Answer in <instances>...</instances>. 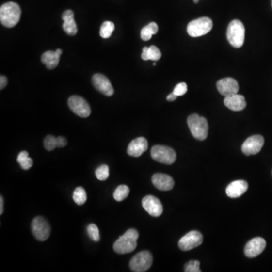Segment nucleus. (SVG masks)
Returning <instances> with one entry per match:
<instances>
[{
	"label": "nucleus",
	"mask_w": 272,
	"mask_h": 272,
	"mask_svg": "<svg viewBox=\"0 0 272 272\" xmlns=\"http://www.w3.org/2000/svg\"><path fill=\"white\" fill-rule=\"evenodd\" d=\"M8 79L7 77L2 75L0 77V89L2 90L5 86H7Z\"/></svg>",
	"instance_id": "34"
},
{
	"label": "nucleus",
	"mask_w": 272,
	"mask_h": 272,
	"mask_svg": "<svg viewBox=\"0 0 272 272\" xmlns=\"http://www.w3.org/2000/svg\"><path fill=\"white\" fill-rule=\"evenodd\" d=\"M17 161L21 167L24 170H29L33 166V160L29 158V154H28V151H24L19 153Z\"/></svg>",
	"instance_id": "23"
},
{
	"label": "nucleus",
	"mask_w": 272,
	"mask_h": 272,
	"mask_svg": "<svg viewBox=\"0 0 272 272\" xmlns=\"http://www.w3.org/2000/svg\"><path fill=\"white\" fill-rule=\"evenodd\" d=\"M87 232L89 238L93 241L98 242L100 240V233L97 225L95 224H90L88 225Z\"/></svg>",
	"instance_id": "28"
},
{
	"label": "nucleus",
	"mask_w": 272,
	"mask_h": 272,
	"mask_svg": "<svg viewBox=\"0 0 272 272\" xmlns=\"http://www.w3.org/2000/svg\"><path fill=\"white\" fill-rule=\"evenodd\" d=\"M147 51H148V47H144L142 49V58L143 60L148 61V56H147Z\"/></svg>",
	"instance_id": "35"
},
{
	"label": "nucleus",
	"mask_w": 272,
	"mask_h": 272,
	"mask_svg": "<svg viewBox=\"0 0 272 272\" xmlns=\"http://www.w3.org/2000/svg\"><path fill=\"white\" fill-rule=\"evenodd\" d=\"M67 144V139L64 137H62V136H58L57 138V147H65Z\"/></svg>",
	"instance_id": "33"
},
{
	"label": "nucleus",
	"mask_w": 272,
	"mask_h": 272,
	"mask_svg": "<svg viewBox=\"0 0 272 272\" xmlns=\"http://www.w3.org/2000/svg\"><path fill=\"white\" fill-rule=\"evenodd\" d=\"M199 0H193V2H194V3H197V2H198Z\"/></svg>",
	"instance_id": "38"
},
{
	"label": "nucleus",
	"mask_w": 272,
	"mask_h": 272,
	"mask_svg": "<svg viewBox=\"0 0 272 272\" xmlns=\"http://www.w3.org/2000/svg\"><path fill=\"white\" fill-rule=\"evenodd\" d=\"M224 104L227 108H229L231 111H234V112L243 111L247 106V102L245 100L244 96L239 94L233 95V96L225 97L224 100Z\"/></svg>",
	"instance_id": "19"
},
{
	"label": "nucleus",
	"mask_w": 272,
	"mask_h": 272,
	"mask_svg": "<svg viewBox=\"0 0 272 272\" xmlns=\"http://www.w3.org/2000/svg\"><path fill=\"white\" fill-rule=\"evenodd\" d=\"M142 207L144 210L154 217H158L163 213V205L158 197L147 195L142 200Z\"/></svg>",
	"instance_id": "12"
},
{
	"label": "nucleus",
	"mask_w": 272,
	"mask_h": 272,
	"mask_svg": "<svg viewBox=\"0 0 272 272\" xmlns=\"http://www.w3.org/2000/svg\"><path fill=\"white\" fill-rule=\"evenodd\" d=\"M151 154L154 160L163 164H173L176 160V154L174 150L166 146H154L151 148Z\"/></svg>",
	"instance_id": "6"
},
{
	"label": "nucleus",
	"mask_w": 272,
	"mask_h": 272,
	"mask_svg": "<svg viewBox=\"0 0 272 272\" xmlns=\"http://www.w3.org/2000/svg\"><path fill=\"white\" fill-rule=\"evenodd\" d=\"M216 86L219 93L224 97L238 94L239 91L238 82L235 79L230 77L218 81Z\"/></svg>",
	"instance_id": "15"
},
{
	"label": "nucleus",
	"mask_w": 272,
	"mask_h": 272,
	"mask_svg": "<svg viewBox=\"0 0 272 272\" xmlns=\"http://www.w3.org/2000/svg\"><path fill=\"white\" fill-rule=\"evenodd\" d=\"M96 176L100 181H105L109 177V167L107 165H101L96 170Z\"/></svg>",
	"instance_id": "27"
},
{
	"label": "nucleus",
	"mask_w": 272,
	"mask_h": 272,
	"mask_svg": "<svg viewBox=\"0 0 272 272\" xmlns=\"http://www.w3.org/2000/svg\"><path fill=\"white\" fill-rule=\"evenodd\" d=\"M185 272H200V262L197 260H192L185 265Z\"/></svg>",
	"instance_id": "31"
},
{
	"label": "nucleus",
	"mask_w": 272,
	"mask_h": 272,
	"mask_svg": "<svg viewBox=\"0 0 272 272\" xmlns=\"http://www.w3.org/2000/svg\"><path fill=\"white\" fill-rule=\"evenodd\" d=\"M73 198L77 205H83L87 200V194L85 189L82 187L77 188L74 192Z\"/></svg>",
	"instance_id": "24"
},
{
	"label": "nucleus",
	"mask_w": 272,
	"mask_h": 272,
	"mask_svg": "<svg viewBox=\"0 0 272 272\" xmlns=\"http://www.w3.org/2000/svg\"><path fill=\"white\" fill-rule=\"evenodd\" d=\"M212 28V20L209 17H203L191 21L187 27V32L192 37H200L209 33Z\"/></svg>",
	"instance_id": "5"
},
{
	"label": "nucleus",
	"mask_w": 272,
	"mask_h": 272,
	"mask_svg": "<svg viewBox=\"0 0 272 272\" xmlns=\"http://www.w3.org/2000/svg\"><path fill=\"white\" fill-rule=\"evenodd\" d=\"M148 148V142L144 137L134 139L128 144L127 153L129 156L139 158Z\"/></svg>",
	"instance_id": "16"
},
{
	"label": "nucleus",
	"mask_w": 272,
	"mask_h": 272,
	"mask_svg": "<svg viewBox=\"0 0 272 272\" xmlns=\"http://www.w3.org/2000/svg\"><path fill=\"white\" fill-rule=\"evenodd\" d=\"M92 81L93 86L98 92L108 97L113 96L114 90L108 77L103 74H96L93 75Z\"/></svg>",
	"instance_id": "13"
},
{
	"label": "nucleus",
	"mask_w": 272,
	"mask_h": 272,
	"mask_svg": "<svg viewBox=\"0 0 272 272\" xmlns=\"http://www.w3.org/2000/svg\"><path fill=\"white\" fill-rule=\"evenodd\" d=\"M153 263V256L147 250L136 254L129 262V268L132 272H144L151 268Z\"/></svg>",
	"instance_id": "7"
},
{
	"label": "nucleus",
	"mask_w": 272,
	"mask_h": 272,
	"mask_svg": "<svg viewBox=\"0 0 272 272\" xmlns=\"http://www.w3.org/2000/svg\"><path fill=\"white\" fill-rule=\"evenodd\" d=\"M60 57L61 55H58L56 51L49 50L42 55L41 61L43 64L47 66V68L53 70L58 67Z\"/></svg>",
	"instance_id": "21"
},
{
	"label": "nucleus",
	"mask_w": 272,
	"mask_h": 272,
	"mask_svg": "<svg viewBox=\"0 0 272 272\" xmlns=\"http://www.w3.org/2000/svg\"><path fill=\"white\" fill-rule=\"evenodd\" d=\"M4 200L3 197L1 196L0 197V214L2 215L4 211Z\"/></svg>",
	"instance_id": "37"
},
{
	"label": "nucleus",
	"mask_w": 272,
	"mask_h": 272,
	"mask_svg": "<svg viewBox=\"0 0 272 272\" xmlns=\"http://www.w3.org/2000/svg\"><path fill=\"white\" fill-rule=\"evenodd\" d=\"M31 229L33 236L39 241H45L49 238L51 233L49 224L41 216H37L33 219L31 223Z\"/></svg>",
	"instance_id": "8"
},
{
	"label": "nucleus",
	"mask_w": 272,
	"mask_h": 272,
	"mask_svg": "<svg viewBox=\"0 0 272 272\" xmlns=\"http://www.w3.org/2000/svg\"><path fill=\"white\" fill-rule=\"evenodd\" d=\"M64 21L62 28L69 36H75L77 33V26L74 20V13L72 10H66L62 14Z\"/></svg>",
	"instance_id": "20"
},
{
	"label": "nucleus",
	"mask_w": 272,
	"mask_h": 272,
	"mask_svg": "<svg viewBox=\"0 0 272 272\" xmlns=\"http://www.w3.org/2000/svg\"><path fill=\"white\" fill-rule=\"evenodd\" d=\"M21 16V8L16 2H9L1 5L0 21L5 28H14L20 21Z\"/></svg>",
	"instance_id": "1"
},
{
	"label": "nucleus",
	"mask_w": 272,
	"mask_h": 272,
	"mask_svg": "<svg viewBox=\"0 0 272 272\" xmlns=\"http://www.w3.org/2000/svg\"><path fill=\"white\" fill-rule=\"evenodd\" d=\"M177 97H178V96H177L176 95H175L174 93H172L171 94L167 96L166 99L169 101H175V100H176Z\"/></svg>",
	"instance_id": "36"
},
{
	"label": "nucleus",
	"mask_w": 272,
	"mask_h": 272,
	"mask_svg": "<svg viewBox=\"0 0 272 272\" xmlns=\"http://www.w3.org/2000/svg\"><path fill=\"white\" fill-rule=\"evenodd\" d=\"M139 232L133 228L127 230L124 235L116 240L113 244V250L118 254H127L132 253L137 247Z\"/></svg>",
	"instance_id": "2"
},
{
	"label": "nucleus",
	"mask_w": 272,
	"mask_h": 272,
	"mask_svg": "<svg viewBox=\"0 0 272 272\" xmlns=\"http://www.w3.org/2000/svg\"><path fill=\"white\" fill-rule=\"evenodd\" d=\"M161 55H162V54H161L160 51L158 47H155V46H151V47H148V51H147L148 60L157 62L161 58Z\"/></svg>",
	"instance_id": "30"
},
{
	"label": "nucleus",
	"mask_w": 272,
	"mask_h": 272,
	"mask_svg": "<svg viewBox=\"0 0 272 272\" xmlns=\"http://www.w3.org/2000/svg\"><path fill=\"white\" fill-rule=\"evenodd\" d=\"M157 64L155 63V62H154V63H153V65L154 66H156Z\"/></svg>",
	"instance_id": "39"
},
{
	"label": "nucleus",
	"mask_w": 272,
	"mask_h": 272,
	"mask_svg": "<svg viewBox=\"0 0 272 272\" xmlns=\"http://www.w3.org/2000/svg\"></svg>",
	"instance_id": "40"
},
{
	"label": "nucleus",
	"mask_w": 272,
	"mask_h": 272,
	"mask_svg": "<svg viewBox=\"0 0 272 272\" xmlns=\"http://www.w3.org/2000/svg\"><path fill=\"white\" fill-rule=\"evenodd\" d=\"M227 39L235 48H240L244 43L245 28L239 20H233L227 29Z\"/></svg>",
	"instance_id": "4"
},
{
	"label": "nucleus",
	"mask_w": 272,
	"mask_h": 272,
	"mask_svg": "<svg viewBox=\"0 0 272 272\" xmlns=\"http://www.w3.org/2000/svg\"><path fill=\"white\" fill-rule=\"evenodd\" d=\"M188 91V86H187V84L185 82H181V83H178L176 87H175L174 90H173V93L175 95H176L177 96H181L185 95Z\"/></svg>",
	"instance_id": "32"
},
{
	"label": "nucleus",
	"mask_w": 272,
	"mask_h": 272,
	"mask_svg": "<svg viewBox=\"0 0 272 272\" xmlns=\"http://www.w3.org/2000/svg\"><path fill=\"white\" fill-rule=\"evenodd\" d=\"M68 107L77 116L86 118L90 116L91 108L87 101L78 96H73L68 99Z\"/></svg>",
	"instance_id": "9"
},
{
	"label": "nucleus",
	"mask_w": 272,
	"mask_h": 272,
	"mask_svg": "<svg viewBox=\"0 0 272 272\" xmlns=\"http://www.w3.org/2000/svg\"><path fill=\"white\" fill-rule=\"evenodd\" d=\"M152 183L160 191H170L174 187V180L169 175L156 173L152 176Z\"/></svg>",
	"instance_id": "17"
},
{
	"label": "nucleus",
	"mask_w": 272,
	"mask_h": 272,
	"mask_svg": "<svg viewBox=\"0 0 272 272\" xmlns=\"http://www.w3.org/2000/svg\"><path fill=\"white\" fill-rule=\"evenodd\" d=\"M114 24L112 21H105L101 25L100 29V36L103 39H108L112 36L113 31H114Z\"/></svg>",
	"instance_id": "26"
},
{
	"label": "nucleus",
	"mask_w": 272,
	"mask_h": 272,
	"mask_svg": "<svg viewBox=\"0 0 272 272\" xmlns=\"http://www.w3.org/2000/svg\"><path fill=\"white\" fill-rule=\"evenodd\" d=\"M129 192H130L129 188L127 186V185H120V186L116 188L114 193H113V198H114L115 200H116V201H118V202L123 201V200H125V199L128 197Z\"/></svg>",
	"instance_id": "25"
},
{
	"label": "nucleus",
	"mask_w": 272,
	"mask_h": 272,
	"mask_svg": "<svg viewBox=\"0 0 272 272\" xmlns=\"http://www.w3.org/2000/svg\"><path fill=\"white\" fill-rule=\"evenodd\" d=\"M266 247V241L262 238H255L250 240L244 247V254L248 258L258 256Z\"/></svg>",
	"instance_id": "14"
},
{
	"label": "nucleus",
	"mask_w": 272,
	"mask_h": 272,
	"mask_svg": "<svg viewBox=\"0 0 272 272\" xmlns=\"http://www.w3.org/2000/svg\"><path fill=\"white\" fill-rule=\"evenodd\" d=\"M188 125L193 137L204 141L208 136L209 126L207 119L197 114H192L188 118Z\"/></svg>",
	"instance_id": "3"
},
{
	"label": "nucleus",
	"mask_w": 272,
	"mask_h": 272,
	"mask_svg": "<svg viewBox=\"0 0 272 272\" xmlns=\"http://www.w3.org/2000/svg\"><path fill=\"white\" fill-rule=\"evenodd\" d=\"M44 147L48 151L55 150L57 147V138L53 135H47L44 139Z\"/></svg>",
	"instance_id": "29"
},
{
	"label": "nucleus",
	"mask_w": 272,
	"mask_h": 272,
	"mask_svg": "<svg viewBox=\"0 0 272 272\" xmlns=\"http://www.w3.org/2000/svg\"><path fill=\"white\" fill-rule=\"evenodd\" d=\"M158 31V24L155 22H151L147 24L141 31V38L144 41H148L151 40L153 35L157 34Z\"/></svg>",
	"instance_id": "22"
},
{
	"label": "nucleus",
	"mask_w": 272,
	"mask_h": 272,
	"mask_svg": "<svg viewBox=\"0 0 272 272\" xmlns=\"http://www.w3.org/2000/svg\"><path fill=\"white\" fill-rule=\"evenodd\" d=\"M204 241L201 233L197 231H192L180 239L178 247L182 251H189L199 247Z\"/></svg>",
	"instance_id": "10"
},
{
	"label": "nucleus",
	"mask_w": 272,
	"mask_h": 272,
	"mask_svg": "<svg viewBox=\"0 0 272 272\" xmlns=\"http://www.w3.org/2000/svg\"><path fill=\"white\" fill-rule=\"evenodd\" d=\"M248 189V183L243 180L232 181L226 188V194L231 198H237L243 195Z\"/></svg>",
	"instance_id": "18"
},
{
	"label": "nucleus",
	"mask_w": 272,
	"mask_h": 272,
	"mask_svg": "<svg viewBox=\"0 0 272 272\" xmlns=\"http://www.w3.org/2000/svg\"><path fill=\"white\" fill-rule=\"evenodd\" d=\"M264 138L260 135H255L249 137L242 144L241 150L247 156L258 154L264 145Z\"/></svg>",
	"instance_id": "11"
}]
</instances>
